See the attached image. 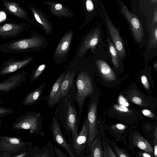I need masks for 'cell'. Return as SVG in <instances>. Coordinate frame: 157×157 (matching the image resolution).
Returning a JSON list of instances; mask_svg holds the SVG:
<instances>
[{"label":"cell","mask_w":157,"mask_h":157,"mask_svg":"<svg viewBox=\"0 0 157 157\" xmlns=\"http://www.w3.org/2000/svg\"><path fill=\"white\" fill-rule=\"evenodd\" d=\"M44 40L43 38L36 36L18 39L1 45L0 50L3 52L12 53L36 50L43 48Z\"/></svg>","instance_id":"obj_1"},{"label":"cell","mask_w":157,"mask_h":157,"mask_svg":"<svg viewBox=\"0 0 157 157\" xmlns=\"http://www.w3.org/2000/svg\"><path fill=\"white\" fill-rule=\"evenodd\" d=\"M99 5V7L98 8V11L100 17L106 27L120 58H124L126 55L125 50L118 30L111 21L105 7L100 0Z\"/></svg>","instance_id":"obj_2"},{"label":"cell","mask_w":157,"mask_h":157,"mask_svg":"<svg viewBox=\"0 0 157 157\" xmlns=\"http://www.w3.org/2000/svg\"><path fill=\"white\" fill-rule=\"evenodd\" d=\"M77 92L75 101L78 106V116L81 115L86 98L93 93V89L91 79L85 72L82 71L78 75L76 79Z\"/></svg>","instance_id":"obj_3"},{"label":"cell","mask_w":157,"mask_h":157,"mask_svg":"<svg viewBox=\"0 0 157 157\" xmlns=\"http://www.w3.org/2000/svg\"><path fill=\"white\" fill-rule=\"evenodd\" d=\"M117 3L120 6L119 11L128 23L134 40L138 43H141L144 37V31L140 20L129 10L123 1L117 0Z\"/></svg>","instance_id":"obj_4"},{"label":"cell","mask_w":157,"mask_h":157,"mask_svg":"<svg viewBox=\"0 0 157 157\" xmlns=\"http://www.w3.org/2000/svg\"><path fill=\"white\" fill-rule=\"evenodd\" d=\"M66 125L68 130L71 133L73 143L78 135V128L79 122V117L77 115V111L74 105L70 101L67 103L66 113Z\"/></svg>","instance_id":"obj_5"},{"label":"cell","mask_w":157,"mask_h":157,"mask_svg":"<svg viewBox=\"0 0 157 157\" xmlns=\"http://www.w3.org/2000/svg\"><path fill=\"white\" fill-rule=\"evenodd\" d=\"M101 24L98 22L95 29L86 36L79 50L78 55L81 57L89 49L93 50L100 41L101 34Z\"/></svg>","instance_id":"obj_6"},{"label":"cell","mask_w":157,"mask_h":157,"mask_svg":"<svg viewBox=\"0 0 157 157\" xmlns=\"http://www.w3.org/2000/svg\"><path fill=\"white\" fill-rule=\"evenodd\" d=\"M97 100L92 102L88 107L87 119L88 124V134L87 145L90 146L98 133L97 127Z\"/></svg>","instance_id":"obj_7"},{"label":"cell","mask_w":157,"mask_h":157,"mask_svg":"<svg viewBox=\"0 0 157 157\" xmlns=\"http://www.w3.org/2000/svg\"><path fill=\"white\" fill-rule=\"evenodd\" d=\"M51 128L53 138L56 144L63 147L71 157H75L71 147L64 138L60 126L55 117L52 119Z\"/></svg>","instance_id":"obj_8"},{"label":"cell","mask_w":157,"mask_h":157,"mask_svg":"<svg viewBox=\"0 0 157 157\" xmlns=\"http://www.w3.org/2000/svg\"><path fill=\"white\" fill-rule=\"evenodd\" d=\"M33 58L30 57L18 60L9 59L2 65L0 69V75H5L15 71L28 64Z\"/></svg>","instance_id":"obj_9"},{"label":"cell","mask_w":157,"mask_h":157,"mask_svg":"<svg viewBox=\"0 0 157 157\" xmlns=\"http://www.w3.org/2000/svg\"><path fill=\"white\" fill-rule=\"evenodd\" d=\"M88 134V124L87 118L85 121L76 139L73 143V148L76 153L81 156L84 152L86 146L87 144Z\"/></svg>","instance_id":"obj_10"},{"label":"cell","mask_w":157,"mask_h":157,"mask_svg":"<svg viewBox=\"0 0 157 157\" xmlns=\"http://www.w3.org/2000/svg\"><path fill=\"white\" fill-rule=\"evenodd\" d=\"M25 28V24L22 23H9L0 25V37H16L23 32Z\"/></svg>","instance_id":"obj_11"},{"label":"cell","mask_w":157,"mask_h":157,"mask_svg":"<svg viewBox=\"0 0 157 157\" xmlns=\"http://www.w3.org/2000/svg\"><path fill=\"white\" fill-rule=\"evenodd\" d=\"M5 10L17 17L29 21L27 12L17 3L9 0H2Z\"/></svg>","instance_id":"obj_12"},{"label":"cell","mask_w":157,"mask_h":157,"mask_svg":"<svg viewBox=\"0 0 157 157\" xmlns=\"http://www.w3.org/2000/svg\"><path fill=\"white\" fill-rule=\"evenodd\" d=\"M73 33H66L61 39L54 52V55L58 58H62L68 53L72 38Z\"/></svg>","instance_id":"obj_13"},{"label":"cell","mask_w":157,"mask_h":157,"mask_svg":"<svg viewBox=\"0 0 157 157\" xmlns=\"http://www.w3.org/2000/svg\"><path fill=\"white\" fill-rule=\"evenodd\" d=\"M26 75L25 72H18L11 76L2 82H0V90L14 88L25 81Z\"/></svg>","instance_id":"obj_14"},{"label":"cell","mask_w":157,"mask_h":157,"mask_svg":"<svg viewBox=\"0 0 157 157\" xmlns=\"http://www.w3.org/2000/svg\"><path fill=\"white\" fill-rule=\"evenodd\" d=\"M65 75H61L54 84L49 95L48 104L49 107H53L60 98L61 87Z\"/></svg>","instance_id":"obj_15"},{"label":"cell","mask_w":157,"mask_h":157,"mask_svg":"<svg viewBox=\"0 0 157 157\" xmlns=\"http://www.w3.org/2000/svg\"><path fill=\"white\" fill-rule=\"evenodd\" d=\"M96 64L99 72L104 79L108 81H115L116 75L108 64L102 59H98Z\"/></svg>","instance_id":"obj_16"},{"label":"cell","mask_w":157,"mask_h":157,"mask_svg":"<svg viewBox=\"0 0 157 157\" xmlns=\"http://www.w3.org/2000/svg\"><path fill=\"white\" fill-rule=\"evenodd\" d=\"M133 142L135 145L144 151L153 155L154 149L148 142L141 135L136 133L133 136Z\"/></svg>","instance_id":"obj_17"},{"label":"cell","mask_w":157,"mask_h":157,"mask_svg":"<svg viewBox=\"0 0 157 157\" xmlns=\"http://www.w3.org/2000/svg\"><path fill=\"white\" fill-rule=\"evenodd\" d=\"M75 73V71H69L65 75L61 85L60 98L64 97L72 87Z\"/></svg>","instance_id":"obj_18"},{"label":"cell","mask_w":157,"mask_h":157,"mask_svg":"<svg viewBox=\"0 0 157 157\" xmlns=\"http://www.w3.org/2000/svg\"><path fill=\"white\" fill-rule=\"evenodd\" d=\"M90 146V157H103V151L102 150L100 138L94 140Z\"/></svg>","instance_id":"obj_19"},{"label":"cell","mask_w":157,"mask_h":157,"mask_svg":"<svg viewBox=\"0 0 157 157\" xmlns=\"http://www.w3.org/2000/svg\"><path fill=\"white\" fill-rule=\"evenodd\" d=\"M29 7L32 10L36 21L43 26L47 33L48 34L51 33L52 28L50 25L33 7L30 6H29Z\"/></svg>","instance_id":"obj_20"},{"label":"cell","mask_w":157,"mask_h":157,"mask_svg":"<svg viewBox=\"0 0 157 157\" xmlns=\"http://www.w3.org/2000/svg\"><path fill=\"white\" fill-rule=\"evenodd\" d=\"M45 85V82H44L29 94L26 98V102L32 103L37 101L41 95Z\"/></svg>","instance_id":"obj_21"},{"label":"cell","mask_w":157,"mask_h":157,"mask_svg":"<svg viewBox=\"0 0 157 157\" xmlns=\"http://www.w3.org/2000/svg\"><path fill=\"white\" fill-rule=\"evenodd\" d=\"M107 41L109 52L112 57L113 64L115 68H117L119 66V58H120L117 50L109 37L108 38Z\"/></svg>","instance_id":"obj_22"},{"label":"cell","mask_w":157,"mask_h":157,"mask_svg":"<svg viewBox=\"0 0 157 157\" xmlns=\"http://www.w3.org/2000/svg\"><path fill=\"white\" fill-rule=\"evenodd\" d=\"M157 25L152 27L150 32L147 45V50L151 48H155L157 46Z\"/></svg>","instance_id":"obj_23"},{"label":"cell","mask_w":157,"mask_h":157,"mask_svg":"<svg viewBox=\"0 0 157 157\" xmlns=\"http://www.w3.org/2000/svg\"><path fill=\"white\" fill-rule=\"evenodd\" d=\"M99 0H86V6L87 11L91 13L93 16L96 15L98 11Z\"/></svg>","instance_id":"obj_24"},{"label":"cell","mask_w":157,"mask_h":157,"mask_svg":"<svg viewBox=\"0 0 157 157\" xmlns=\"http://www.w3.org/2000/svg\"><path fill=\"white\" fill-rule=\"evenodd\" d=\"M46 66L45 64H43L38 67L32 76L31 81H34L36 80L39 77L44 71Z\"/></svg>","instance_id":"obj_25"},{"label":"cell","mask_w":157,"mask_h":157,"mask_svg":"<svg viewBox=\"0 0 157 157\" xmlns=\"http://www.w3.org/2000/svg\"><path fill=\"white\" fill-rule=\"evenodd\" d=\"M103 157H117L113 150L109 145L104 146L103 153Z\"/></svg>","instance_id":"obj_26"},{"label":"cell","mask_w":157,"mask_h":157,"mask_svg":"<svg viewBox=\"0 0 157 157\" xmlns=\"http://www.w3.org/2000/svg\"><path fill=\"white\" fill-rule=\"evenodd\" d=\"M113 147L117 155V157H128L129 156L127 155L123 150L116 145H114Z\"/></svg>","instance_id":"obj_27"},{"label":"cell","mask_w":157,"mask_h":157,"mask_svg":"<svg viewBox=\"0 0 157 157\" xmlns=\"http://www.w3.org/2000/svg\"><path fill=\"white\" fill-rule=\"evenodd\" d=\"M141 81L144 87L147 90L149 89V85L147 77L144 75L141 77Z\"/></svg>","instance_id":"obj_28"},{"label":"cell","mask_w":157,"mask_h":157,"mask_svg":"<svg viewBox=\"0 0 157 157\" xmlns=\"http://www.w3.org/2000/svg\"><path fill=\"white\" fill-rule=\"evenodd\" d=\"M111 128L114 130L123 131L126 128L125 126L121 124H117L112 125Z\"/></svg>","instance_id":"obj_29"},{"label":"cell","mask_w":157,"mask_h":157,"mask_svg":"<svg viewBox=\"0 0 157 157\" xmlns=\"http://www.w3.org/2000/svg\"><path fill=\"white\" fill-rule=\"evenodd\" d=\"M143 114L145 116L150 117L153 118L154 116V114L149 110L144 109L142 111Z\"/></svg>","instance_id":"obj_30"},{"label":"cell","mask_w":157,"mask_h":157,"mask_svg":"<svg viewBox=\"0 0 157 157\" xmlns=\"http://www.w3.org/2000/svg\"><path fill=\"white\" fill-rule=\"evenodd\" d=\"M132 101L138 105H141L142 104V100L140 98L137 96H135L132 98Z\"/></svg>","instance_id":"obj_31"},{"label":"cell","mask_w":157,"mask_h":157,"mask_svg":"<svg viewBox=\"0 0 157 157\" xmlns=\"http://www.w3.org/2000/svg\"><path fill=\"white\" fill-rule=\"evenodd\" d=\"M116 108L117 110L121 112H127L128 111V109L124 105L117 106Z\"/></svg>","instance_id":"obj_32"},{"label":"cell","mask_w":157,"mask_h":157,"mask_svg":"<svg viewBox=\"0 0 157 157\" xmlns=\"http://www.w3.org/2000/svg\"><path fill=\"white\" fill-rule=\"evenodd\" d=\"M119 101L121 104L124 106H128V103L126 101L125 99L122 96H120L119 98Z\"/></svg>","instance_id":"obj_33"},{"label":"cell","mask_w":157,"mask_h":157,"mask_svg":"<svg viewBox=\"0 0 157 157\" xmlns=\"http://www.w3.org/2000/svg\"><path fill=\"white\" fill-rule=\"evenodd\" d=\"M154 153L155 157L157 156V139H155L154 141Z\"/></svg>","instance_id":"obj_34"},{"label":"cell","mask_w":157,"mask_h":157,"mask_svg":"<svg viewBox=\"0 0 157 157\" xmlns=\"http://www.w3.org/2000/svg\"><path fill=\"white\" fill-rule=\"evenodd\" d=\"M10 140L11 143L14 144H17L19 143V140L15 138H10Z\"/></svg>","instance_id":"obj_35"},{"label":"cell","mask_w":157,"mask_h":157,"mask_svg":"<svg viewBox=\"0 0 157 157\" xmlns=\"http://www.w3.org/2000/svg\"><path fill=\"white\" fill-rule=\"evenodd\" d=\"M140 155L141 156L144 157H151V155L147 152L140 153Z\"/></svg>","instance_id":"obj_36"},{"label":"cell","mask_w":157,"mask_h":157,"mask_svg":"<svg viewBox=\"0 0 157 157\" xmlns=\"http://www.w3.org/2000/svg\"><path fill=\"white\" fill-rule=\"evenodd\" d=\"M62 8V5L59 3H58L56 4L55 6V8L56 10H60Z\"/></svg>","instance_id":"obj_37"},{"label":"cell","mask_w":157,"mask_h":157,"mask_svg":"<svg viewBox=\"0 0 157 157\" xmlns=\"http://www.w3.org/2000/svg\"><path fill=\"white\" fill-rule=\"evenodd\" d=\"M155 14L154 16L155 17H154V21H153V24H156L157 22V11L155 10V12L154 13Z\"/></svg>","instance_id":"obj_38"},{"label":"cell","mask_w":157,"mask_h":157,"mask_svg":"<svg viewBox=\"0 0 157 157\" xmlns=\"http://www.w3.org/2000/svg\"><path fill=\"white\" fill-rule=\"evenodd\" d=\"M154 136L155 139H157V126L156 127L155 131L154 132Z\"/></svg>","instance_id":"obj_39"},{"label":"cell","mask_w":157,"mask_h":157,"mask_svg":"<svg viewBox=\"0 0 157 157\" xmlns=\"http://www.w3.org/2000/svg\"><path fill=\"white\" fill-rule=\"evenodd\" d=\"M154 67L155 69V70L156 71H157V63H154L153 64Z\"/></svg>","instance_id":"obj_40"},{"label":"cell","mask_w":157,"mask_h":157,"mask_svg":"<svg viewBox=\"0 0 157 157\" xmlns=\"http://www.w3.org/2000/svg\"><path fill=\"white\" fill-rule=\"evenodd\" d=\"M24 154H22L21 155H20L17 156V157H23L24 156Z\"/></svg>","instance_id":"obj_41"}]
</instances>
